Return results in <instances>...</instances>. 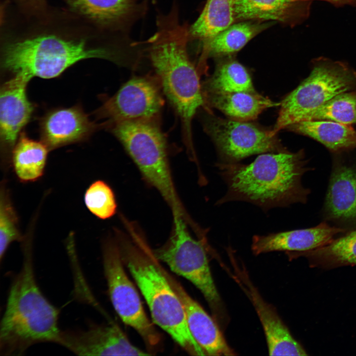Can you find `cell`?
<instances>
[{
	"mask_svg": "<svg viewBox=\"0 0 356 356\" xmlns=\"http://www.w3.org/2000/svg\"><path fill=\"white\" fill-rule=\"evenodd\" d=\"M347 229L323 222L314 227L255 235L251 250L255 255L274 251L302 252L322 247Z\"/></svg>",
	"mask_w": 356,
	"mask_h": 356,
	"instance_id": "obj_16",
	"label": "cell"
},
{
	"mask_svg": "<svg viewBox=\"0 0 356 356\" xmlns=\"http://www.w3.org/2000/svg\"><path fill=\"white\" fill-rule=\"evenodd\" d=\"M68 8L101 31L114 29L134 12L135 0H63Z\"/></svg>",
	"mask_w": 356,
	"mask_h": 356,
	"instance_id": "obj_19",
	"label": "cell"
},
{
	"mask_svg": "<svg viewBox=\"0 0 356 356\" xmlns=\"http://www.w3.org/2000/svg\"><path fill=\"white\" fill-rule=\"evenodd\" d=\"M289 257L305 256L312 265L325 267L356 265V228L333 239L327 244L315 249L290 253Z\"/></svg>",
	"mask_w": 356,
	"mask_h": 356,
	"instance_id": "obj_23",
	"label": "cell"
},
{
	"mask_svg": "<svg viewBox=\"0 0 356 356\" xmlns=\"http://www.w3.org/2000/svg\"><path fill=\"white\" fill-rule=\"evenodd\" d=\"M329 120L356 124V90L341 93L310 114L305 120ZM304 120V121H305Z\"/></svg>",
	"mask_w": 356,
	"mask_h": 356,
	"instance_id": "obj_28",
	"label": "cell"
},
{
	"mask_svg": "<svg viewBox=\"0 0 356 356\" xmlns=\"http://www.w3.org/2000/svg\"><path fill=\"white\" fill-rule=\"evenodd\" d=\"M159 88L146 78L135 77L125 84L97 111L98 116L117 122L153 120L163 105Z\"/></svg>",
	"mask_w": 356,
	"mask_h": 356,
	"instance_id": "obj_11",
	"label": "cell"
},
{
	"mask_svg": "<svg viewBox=\"0 0 356 356\" xmlns=\"http://www.w3.org/2000/svg\"><path fill=\"white\" fill-rule=\"evenodd\" d=\"M48 148L42 141L28 137L21 133L12 151L11 164L21 182L36 181L44 174Z\"/></svg>",
	"mask_w": 356,
	"mask_h": 356,
	"instance_id": "obj_22",
	"label": "cell"
},
{
	"mask_svg": "<svg viewBox=\"0 0 356 356\" xmlns=\"http://www.w3.org/2000/svg\"><path fill=\"white\" fill-rule=\"evenodd\" d=\"M293 2H296L298 1L309 0H291ZM327 0L334 3H356V0Z\"/></svg>",
	"mask_w": 356,
	"mask_h": 356,
	"instance_id": "obj_32",
	"label": "cell"
},
{
	"mask_svg": "<svg viewBox=\"0 0 356 356\" xmlns=\"http://www.w3.org/2000/svg\"><path fill=\"white\" fill-rule=\"evenodd\" d=\"M8 2L13 4L12 5L19 11L29 14L40 13L49 7L46 0H10Z\"/></svg>",
	"mask_w": 356,
	"mask_h": 356,
	"instance_id": "obj_31",
	"label": "cell"
},
{
	"mask_svg": "<svg viewBox=\"0 0 356 356\" xmlns=\"http://www.w3.org/2000/svg\"><path fill=\"white\" fill-rule=\"evenodd\" d=\"M131 237L118 231L120 254L149 308L153 322L187 353L204 356L188 328L182 302L145 240L134 226Z\"/></svg>",
	"mask_w": 356,
	"mask_h": 356,
	"instance_id": "obj_4",
	"label": "cell"
},
{
	"mask_svg": "<svg viewBox=\"0 0 356 356\" xmlns=\"http://www.w3.org/2000/svg\"><path fill=\"white\" fill-rule=\"evenodd\" d=\"M288 128L313 138L334 152L356 148V131L351 125L329 120H305Z\"/></svg>",
	"mask_w": 356,
	"mask_h": 356,
	"instance_id": "obj_21",
	"label": "cell"
},
{
	"mask_svg": "<svg viewBox=\"0 0 356 356\" xmlns=\"http://www.w3.org/2000/svg\"><path fill=\"white\" fill-rule=\"evenodd\" d=\"M324 211L327 219L344 225L356 224V166L336 162L327 190Z\"/></svg>",
	"mask_w": 356,
	"mask_h": 356,
	"instance_id": "obj_18",
	"label": "cell"
},
{
	"mask_svg": "<svg viewBox=\"0 0 356 356\" xmlns=\"http://www.w3.org/2000/svg\"><path fill=\"white\" fill-rule=\"evenodd\" d=\"M4 7L0 64L4 70L51 79L84 59L118 60L100 43L102 31L68 8L49 7L28 14Z\"/></svg>",
	"mask_w": 356,
	"mask_h": 356,
	"instance_id": "obj_1",
	"label": "cell"
},
{
	"mask_svg": "<svg viewBox=\"0 0 356 356\" xmlns=\"http://www.w3.org/2000/svg\"><path fill=\"white\" fill-rule=\"evenodd\" d=\"M234 20L232 0H208L189 34L206 42L229 27Z\"/></svg>",
	"mask_w": 356,
	"mask_h": 356,
	"instance_id": "obj_24",
	"label": "cell"
},
{
	"mask_svg": "<svg viewBox=\"0 0 356 356\" xmlns=\"http://www.w3.org/2000/svg\"><path fill=\"white\" fill-rule=\"evenodd\" d=\"M189 32L174 12L159 22L148 40L151 62L164 92L180 117L190 152L194 154L191 122L204 103L199 76L187 52Z\"/></svg>",
	"mask_w": 356,
	"mask_h": 356,
	"instance_id": "obj_5",
	"label": "cell"
},
{
	"mask_svg": "<svg viewBox=\"0 0 356 356\" xmlns=\"http://www.w3.org/2000/svg\"><path fill=\"white\" fill-rule=\"evenodd\" d=\"M356 90V72L339 61L320 58L310 75L281 102L272 136L280 130L305 120L334 96Z\"/></svg>",
	"mask_w": 356,
	"mask_h": 356,
	"instance_id": "obj_7",
	"label": "cell"
},
{
	"mask_svg": "<svg viewBox=\"0 0 356 356\" xmlns=\"http://www.w3.org/2000/svg\"><path fill=\"white\" fill-rule=\"evenodd\" d=\"M205 92H256L250 76L245 67L235 60H227L217 67L205 83Z\"/></svg>",
	"mask_w": 356,
	"mask_h": 356,
	"instance_id": "obj_25",
	"label": "cell"
},
{
	"mask_svg": "<svg viewBox=\"0 0 356 356\" xmlns=\"http://www.w3.org/2000/svg\"><path fill=\"white\" fill-rule=\"evenodd\" d=\"M0 259L1 262L10 245L21 241L17 215L4 182L0 195Z\"/></svg>",
	"mask_w": 356,
	"mask_h": 356,
	"instance_id": "obj_29",
	"label": "cell"
},
{
	"mask_svg": "<svg viewBox=\"0 0 356 356\" xmlns=\"http://www.w3.org/2000/svg\"><path fill=\"white\" fill-rule=\"evenodd\" d=\"M84 200L88 209L100 219L110 218L116 212L114 193L103 180H98L92 183L85 192Z\"/></svg>",
	"mask_w": 356,
	"mask_h": 356,
	"instance_id": "obj_30",
	"label": "cell"
},
{
	"mask_svg": "<svg viewBox=\"0 0 356 356\" xmlns=\"http://www.w3.org/2000/svg\"><path fill=\"white\" fill-rule=\"evenodd\" d=\"M228 254L234 270V279L252 302L264 330L270 356H307L293 338L273 307L266 302L253 284L243 265L235 259L231 249Z\"/></svg>",
	"mask_w": 356,
	"mask_h": 356,
	"instance_id": "obj_13",
	"label": "cell"
},
{
	"mask_svg": "<svg viewBox=\"0 0 356 356\" xmlns=\"http://www.w3.org/2000/svg\"><path fill=\"white\" fill-rule=\"evenodd\" d=\"M264 27L249 22L232 24L205 42L204 52L220 55L238 51Z\"/></svg>",
	"mask_w": 356,
	"mask_h": 356,
	"instance_id": "obj_27",
	"label": "cell"
},
{
	"mask_svg": "<svg viewBox=\"0 0 356 356\" xmlns=\"http://www.w3.org/2000/svg\"><path fill=\"white\" fill-rule=\"evenodd\" d=\"M204 127L217 146L220 163H238L252 155L286 150L270 131L243 121L210 116Z\"/></svg>",
	"mask_w": 356,
	"mask_h": 356,
	"instance_id": "obj_10",
	"label": "cell"
},
{
	"mask_svg": "<svg viewBox=\"0 0 356 356\" xmlns=\"http://www.w3.org/2000/svg\"><path fill=\"white\" fill-rule=\"evenodd\" d=\"M235 19L285 22L295 2L291 0H232Z\"/></svg>",
	"mask_w": 356,
	"mask_h": 356,
	"instance_id": "obj_26",
	"label": "cell"
},
{
	"mask_svg": "<svg viewBox=\"0 0 356 356\" xmlns=\"http://www.w3.org/2000/svg\"><path fill=\"white\" fill-rule=\"evenodd\" d=\"M308 163L302 150L263 154L249 164L218 162L216 166L227 190L216 205L246 202L267 212L276 207L305 203L310 190L302 179L310 170Z\"/></svg>",
	"mask_w": 356,
	"mask_h": 356,
	"instance_id": "obj_2",
	"label": "cell"
},
{
	"mask_svg": "<svg viewBox=\"0 0 356 356\" xmlns=\"http://www.w3.org/2000/svg\"><path fill=\"white\" fill-rule=\"evenodd\" d=\"M79 356H145L115 324L90 322L84 329L60 330L56 342Z\"/></svg>",
	"mask_w": 356,
	"mask_h": 356,
	"instance_id": "obj_12",
	"label": "cell"
},
{
	"mask_svg": "<svg viewBox=\"0 0 356 356\" xmlns=\"http://www.w3.org/2000/svg\"><path fill=\"white\" fill-rule=\"evenodd\" d=\"M203 95L213 107L233 119L243 121L255 119L264 110L280 104L256 92H205Z\"/></svg>",
	"mask_w": 356,
	"mask_h": 356,
	"instance_id": "obj_20",
	"label": "cell"
},
{
	"mask_svg": "<svg viewBox=\"0 0 356 356\" xmlns=\"http://www.w3.org/2000/svg\"><path fill=\"white\" fill-rule=\"evenodd\" d=\"M103 265L114 310L122 321L135 330L153 350L161 337L147 317L137 290L125 271L116 239H108L103 244Z\"/></svg>",
	"mask_w": 356,
	"mask_h": 356,
	"instance_id": "obj_9",
	"label": "cell"
},
{
	"mask_svg": "<svg viewBox=\"0 0 356 356\" xmlns=\"http://www.w3.org/2000/svg\"><path fill=\"white\" fill-rule=\"evenodd\" d=\"M24 241L20 271L13 278L0 322L1 355H22L32 346L56 343L59 310L46 298L36 281L32 246Z\"/></svg>",
	"mask_w": 356,
	"mask_h": 356,
	"instance_id": "obj_3",
	"label": "cell"
},
{
	"mask_svg": "<svg viewBox=\"0 0 356 356\" xmlns=\"http://www.w3.org/2000/svg\"><path fill=\"white\" fill-rule=\"evenodd\" d=\"M99 127L79 106L52 110L40 123L42 141L49 150L86 140Z\"/></svg>",
	"mask_w": 356,
	"mask_h": 356,
	"instance_id": "obj_15",
	"label": "cell"
},
{
	"mask_svg": "<svg viewBox=\"0 0 356 356\" xmlns=\"http://www.w3.org/2000/svg\"><path fill=\"white\" fill-rule=\"evenodd\" d=\"M173 230L166 244L153 251L158 260L175 273L193 284L202 293L218 325L223 326L227 316L213 279L207 256V238L196 239L189 233L185 219L173 215Z\"/></svg>",
	"mask_w": 356,
	"mask_h": 356,
	"instance_id": "obj_8",
	"label": "cell"
},
{
	"mask_svg": "<svg viewBox=\"0 0 356 356\" xmlns=\"http://www.w3.org/2000/svg\"><path fill=\"white\" fill-rule=\"evenodd\" d=\"M164 272L182 302L191 334L205 355H235L234 352L225 340L216 321L187 294L172 275L165 270Z\"/></svg>",
	"mask_w": 356,
	"mask_h": 356,
	"instance_id": "obj_17",
	"label": "cell"
},
{
	"mask_svg": "<svg viewBox=\"0 0 356 356\" xmlns=\"http://www.w3.org/2000/svg\"><path fill=\"white\" fill-rule=\"evenodd\" d=\"M31 79L22 73L15 74L0 87V140L4 160L9 159L20 132L34 111L26 93Z\"/></svg>",
	"mask_w": 356,
	"mask_h": 356,
	"instance_id": "obj_14",
	"label": "cell"
},
{
	"mask_svg": "<svg viewBox=\"0 0 356 356\" xmlns=\"http://www.w3.org/2000/svg\"><path fill=\"white\" fill-rule=\"evenodd\" d=\"M140 172L171 207L173 215H188L177 192L169 164L165 138L153 120L127 121L110 124Z\"/></svg>",
	"mask_w": 356,
	"mask_h": 356,
	"instance_id": "obj_6",
	"label": "cell"
}]
</instances>
